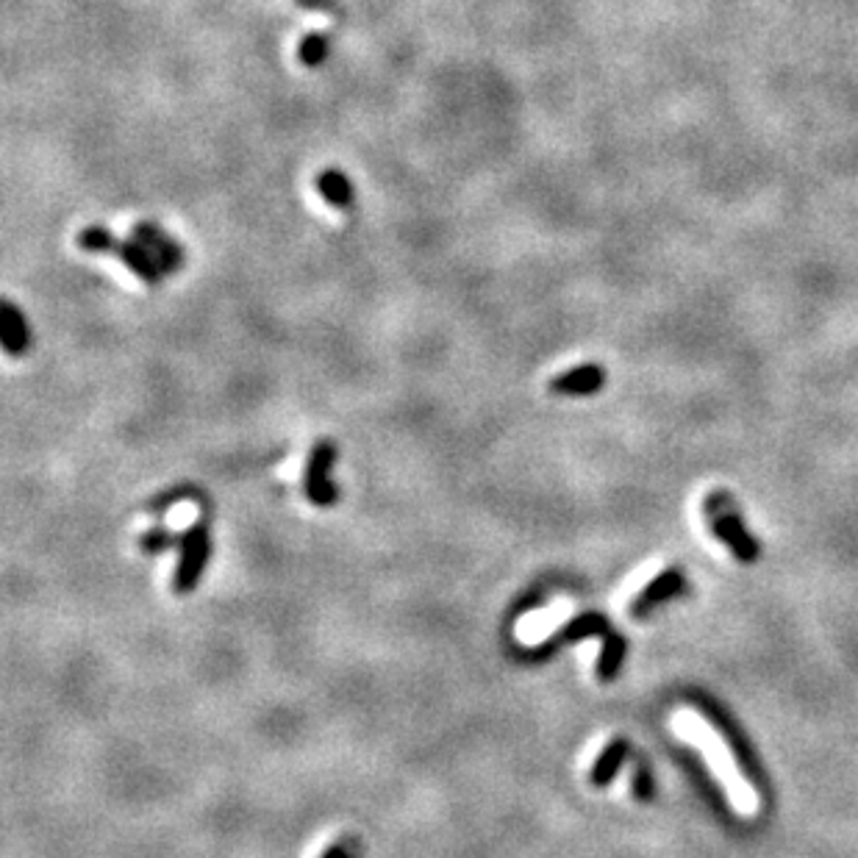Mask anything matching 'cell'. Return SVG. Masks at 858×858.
Here are the masks:
<instances>
[{
  "instance_id": "13",
  "label": "cell",
  "mask_w": 858,
  "mask_h": 858,
  "mask_svg": "<svg viewBox=\"0 0 858 858\" xmlns=\"http://www.w3.org/2000/svg\"><path fill=\"white\" fill-rule=\"evenodd\" d=\"M622 659H625V636L609 631V634L603 636V647H600L597 678L600 681H614L622 670Z\"/></svg>"
},
{
  "instance_id": "12",
  "label": "cell",
  "mask_w": 858,
  "mask_h": 858,
  "mask_svg": "<svg viewBox=\"0 0 858 858\" xmlns=\"http://www.w3.org/2000/svg\"><path fill=\"white\" fill-rule=\"evenodd\" d=\"M628 750H631V745L625 742V739H614V742H609V745L600 750V756L595 759V764H592V772H589V778H592V784L595 786H606L614 781V775L620 772L622 761L628 759Z\"/></svg>"
},
{
  "instance_id": "8",
  "label": "cell",
  "mask_w": 858,
  "mask_h": 858,
  "mask_svg": "<svg viewBox=\"0 0 858 858\" xmlns=\"http://www.w3.org/2000/svg\"><path fill=\"white\" fill-rule=\"evenodd\" d=\"M603 386H606L603 364H578V367H570L567 373L550 378L548 389L553 395H564V398H589Z\"/></svg>"
},
{
  "instance_id": "18",
  "label": "cell",
  "mask_w": 858,
  "mask_h": 858,
  "mask_svg": "<svg viewBox=\"0 0 858 858\" xmlns=\"http://www.w3.org/2000/svg\"><path fill=\"white\" fill-rule=\"evenodd\" d=\"M320 858H353L348 845H331Z\"/></svg>"
},
{
  "instance_id": "1",
  "label": "cell",
  "mask_w": 858,
  "mask_h": 858,
  "mask_svg": "<svg viewBox=\"0 0 858 858\" xmlns=\"http://www.w3.org/2000/svg\"><path fill=\"white\" fill-rule=\"evenodd\" d=\"M672 722H675V731L684 736L686 742H692V745L703 753V759L709 761L711 772H714L717 781L725 786L728 800L734 803V809L739 811V814H745V817L756 814V811H759V795H756L753 786L747 784L745 775L739 772L734 756H731V750L725 747L720 734H717L700 714L689 709L678 711Z\"/></svg>"
},
{
  "instance_id": "10",
  "label": "cell",
  "mask_w": 858,
  "mask_h": 858,
  "mask_svg": "<svg viewBox=\"0 0 858 858\" xmlns=\"http://www.w3.org/2000/svg\"><path fill=\"white\" fill-rule=\"evenodd\" d=\"M0 342L9 356H25L31 350V328L25 314L12 300H3V317H0Z\"/></svg>"
},
{
  "instance_id": "3",
  "label": "cell",
  "mask_w": 858,
  "mask_h": 858,
  "mask_svg": "<svg viewBox=\"0 0 858 858\" xmlns=\"http://www.w3.org/2000/svg\"><path fill=\"white\" fill-rule=\"evenodd\" d=\"M703 509H706V517H709L711 534L717 536L722 545H728V550L734 553L736 559L745 561V564L759 559V542L747 534L745 523H742V517L736 511V503L728 492H711Z\"/></svg>"
},
{
  "instance_id": "7",
  "label": "cell",
  "mask_w": 858,
  "mask_h": 858,
  "mask_svg": "<svg viewBox=\"0 0 858 858\" xmlns=\"http://www.w3.org/2000/svg\"><path fill=\"white\" fill-rule=\"evenodd\" d=\"M686 589V578L684 572L678 570V567H670V570H664L661 575H656L650 584L639 592V595L634 597V603H631V614H634L636 620H645L650 611L656 609V606H661V603H667V600H672V597L684 595Z\"/></svg>"
},
{
  "instance_id": "17",
  "label": "cell",
  "mask_w": 858,
  "mask_h": 858,
  "mask_svg": "<svg viewBox=\"0 0 858 858\" xmlns=\"http://www.w3.org/2000/svg\"><path fill=\"white\" fill-rule=\"evenodd\" d=\"M295 6L306 9V12H325L342 17V6H339L336 0H295Z\"/></svg>"
},
{
  "instance_id": "2",
  "label": "cell",
  "mask_w": 858,
  "mask_h": 858,
  "mask_svg": "<svg viewBox=\"0 0 858 858\" xmlns=\"http://www.w3.org/2000/svg\"><path fill=\"white\" fill-rule=\"evenodd\" d=\"M75 245L84 250V253H109V256H117L120 262L137 275L139 281L145 286H159L162 284V267L156 264V259L150 256L148 250L139 245L137 239L131 242H123L120 237H114L109 228L103 225H89V228H81L78 237H75Z\"/></svg>"
},
{
  "instance_id": "4",
  "label": "cell",
  "mask_w": 858,
  "mask_h": 858,
  "mask_svg": "<svg viewBox=\"0 0 858 858\" xmlns=\"http://www.w3.org/2000/svg\"><path fill=\"white\" fill-rule=\"evenodd\" d=\"M212 559V536L206 523H192L181 534L178 545V564H175L173 589L178 595H189L200 584L206 564Z\"/></svg>"
},
{
  "instance_id": "6",
  "label": "cell",
  "mask_w": 858,
  "mask_h": 858,
  "mask_svg": "<svg viewBox=\"0 0 858 858\" xmlns=\"http://www.w3.org/2000/svg\"><path fill=\"white\" fill-rule=\"evenodd\" d=\"M134 239H137L142 248L148 250L150 256L156 259V264L162 267L164 275L178 273L184 267V259L187 253L178 245V239H173L167 231H164L159 223H150V220H142V223L134 225Z\"/></svg>"
},
{
  "instance_id": "11",
  "label": "cell",
  "mask_w": 858,
  "mask_h": 858,
  "mask_svg": "<svg viewBox=\"0 0 858 858\" xmlns=\"http://www.w3.org/2000/svg\"><path fill=\"white\" fill-rule=\"evenodd\" d=\"M317 192L323 195V200L328 206H334L339 212H348L356 200V192H353V184L350 178L339 167H325L323 173L317 175Z\"/></svg>"
},
{
  "instance_id": "16",
  "label": "cell",
  "mask_w": 858,
  "mask_h": 858,
  "mask_svg": "<svg viewBox=\"0 0 858 858\" xmlns=\"http://www.w3.org/2000/svg\"><path fill=\"white\" fill-rule=\"evenodd\" d=\"M634 797L636 800H650L653 797V781H650V770H647L645 764H636Z\"/></svg>"
},
{
  "instance_id": "5",
  "label": "cell",
  "mask_w": 858,
  "mask_h": 858,
  "mask_svg": "<svg viewBox=\"0 0 858 858\" xmlns=\"http://www.w3.org/2000/svg\"><path fill=\"white\" fill-rule=\"evenodd\" d=\"M336 461V445L328 439H320L309 450L306 470H303V492L317 509H331L339 500V489L331 481V467Z\"/></svg>"
},
{
  "instance_id": "9",
  "label": "cell",
  "mask_w": 858,
  "mask_h": 858,
  "mask_svg": "<svg viewBox=\"0 0 858 858\" xmlns=\"http://www.w3.org/2000/svg\"><path fill=\"white\" fill-rule=\"evenodd\" d=\"M609 622H606V617H600V614H595V611H589V614H581V617H572L564 628H561L559 634H553L545 642V645H539L534 650L536 659H545V656H550L553 650H559V647L564 645H572V642H581V639H586V636H606L609 634Z\"/></svg>"
},
{
  "instance_id": "14",
  "label": "cell",
  "mask_w": 858,
  "mask_h": 858,
  "mask_svg": "<svg viewBox=\"0 0 858 858\" xmlns=\"http://www.w3.org/2000/svg\"><path fill=\"white\" fill-rule=\"evenodd\" d=\"M328 53H331V42H328V37L320 34V31H311V34H306V37L300 39L298 62L303 64V67H309V70H317V67H323L325 64Z\"/></svg>"
},
{
  "instance_id": "15",
  "label": "cell",
  "mask_w": 858,
  "mask_h": 858,
  "mask_svg": "<svg viewBox=\"0 0 858 858\" xmlns=\"http://www.w3.org/2000/svg\"><path fill=\"white\" fill-rule=\"evenodd\" d=\"M139 545H142L145 553L156 556V553H167V550L178 548V545H181V536L170 534L167 528H150L148 534L139 539Z\"/></svg>"
}]
</instances>
